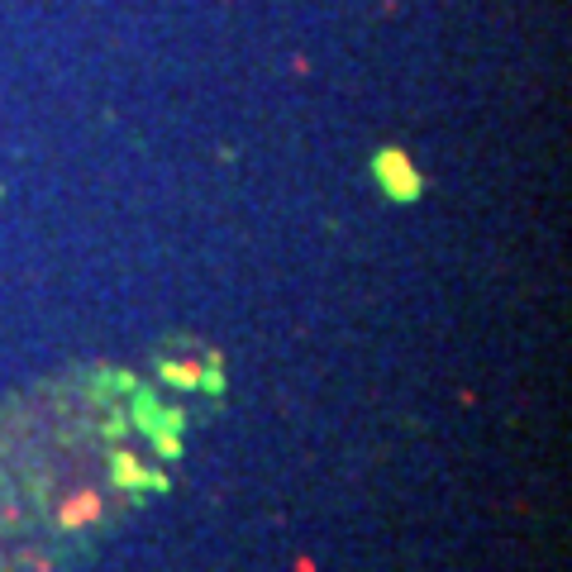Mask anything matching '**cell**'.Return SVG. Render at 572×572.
I'll return each mask as SVG.
<instances>
[{
	"mask_svg": "<svg viewBox=\"0 0 572 572\" xmlns=\"http://www.w3.org/2000/svg\"><path fill=\"white\" fill-rule=\"evenodd\" d=\"M181 411L120 367L0 401V572H72L168 491Z\"/></svg>",
	"mask_w": 572,
	"mask_h": 572,
	"instance_id": "1",
	"label": "cell"
}]
</instances>
